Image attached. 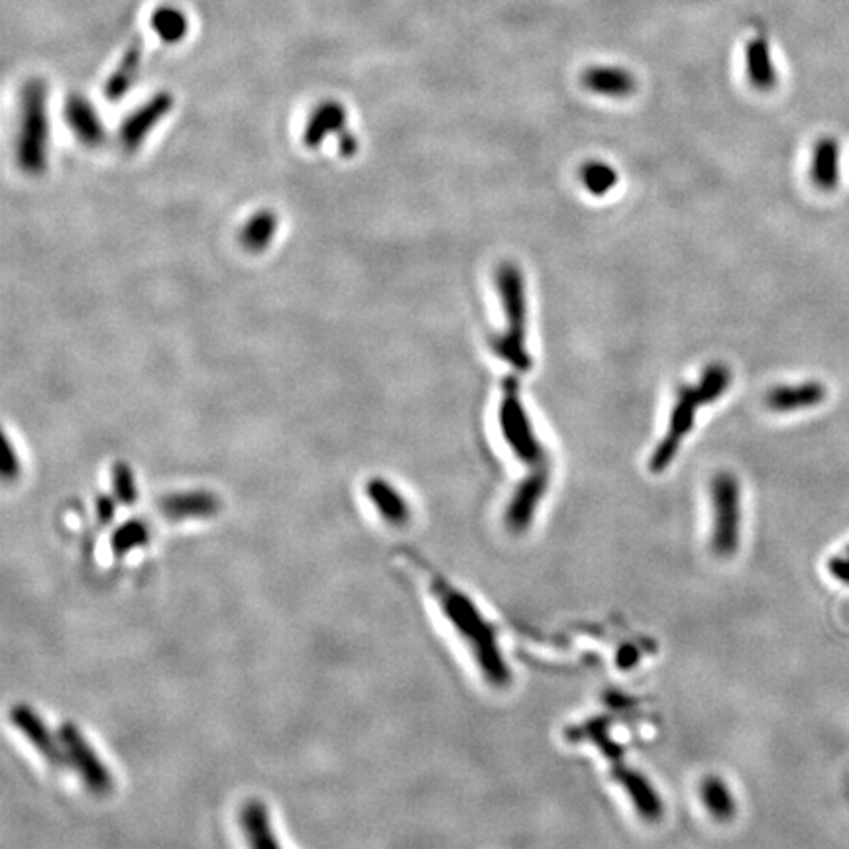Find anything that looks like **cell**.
I'll list each match as a JSON object with an SVG mask.
<instances>
[{
	"instance_id": "6da1fadb",
	"label": "cell",
	"mask_w": 849,
	"mask_h": 849,
	"mask_svg": "<svg viewBox=\"0 0 849 849\" xmlns=\"http://www.w3.org/2000/svg\"><path fill=\"white\" fill-rule=\"evenodd\" d=\"M431 592L443 610L447 622L453 625L456 635L466 643L486 682L504 688L511 682V671L500 649L494 625L484 618L480 608L458 588L443 578L433 576Z\"/></svg>"
},
{
	"instance_id": "7a4b0ae2",
	"label": "cell",
	"mask_w": 849,
	"mask_h": 849,
	"mask_svg": "<svg viewBox=\"0 0 849 849\" xmlns=\"http://www.w3.org/2000/svg\"><path fill=\"white\" fill-rule=\"evenodd\" d=\"M496 287L506 315V333L490 337L494 354L510 364L519 374L529 372L533 366L527 352V287L521 268L513 262H502L496 270Z\"/></svg>"
},
{
	"instance_id": "3957f363",
	"label": "cell",
	"mask_w": 849,
	"mask_h": 849,
	"mask_svg": "<svg viewBox=\"0 0 849 849\" xmlns=\"http://www.w3.org/2000/svg\"><path fill=\"white\" fill-rule=\"evenodd\" d=\"M502 390H504V396L500 401L498 421H500V431L506 445L510 447L511 453L515 454L517 460H521L523 464L531 468L547 464V449L539 441L533 429V423L529 419V413L523 405L519 380L515 376L506 378Z\"/></svg>"
},
{
	"instance_id": "277c9868",
	"label": "cell",
	"mask_w": 849,
	"mask_h": 849,
	"mask_svg": "<svg viewBox=\"0 0 849 849\" xmlns=\"http://www.w3.org/2000/svg\"><path fill=\"white\" fill-rule=\"evenodd\" d=\"M712 496V539L716 557H734L741 543V486L732 472H718L710 484Z\"/></svg>"
},
{
	"instance_id": "5b68a950",
	"label": "cell",
	"mask_w": 849,
	"mask_h": 849,
	"mask_svg": "<svg viewBox=\"0 0 849 849\" xmlns=\"http://www.w3.org/2000/svg\"><path fill=\"white\" fill-rule=\"evenodd\" d=\"M57 734L67 753L69 767L75 769V773L79 775L87 791L95 796H107L113 793V773L103 763V759L93 749V745L89 743L85 734L73 722H63Z\"/></svg>"
},
{
	"instance_id": "8992f818",
	"label": "cell",
	"mask_w": 849,
	"mask_h": 849,
	"mask_svg": "<svg viewBox=\"0 0 849 849\" xmlns=\"http://www.w3.org/2000/svg\"><path fill=\"white\" fill-rule=\"evenodd\" d=\"M704 405L702 396L698 394L696 386H682L677 392V399L669 417V427L663 437V441L657 445V449L651 454L649 468L655 474L665 472L673 460L677 458L680 447L688 433L694 429V421L698 415V407Z\"/></svg>"
},
{
	"instance_id": "52a82bcc",
	"label": "cell",
	"mask_w": 849,
	"mask_h": 849,
	"mask_svg": "<svg viewBox=\"0 0 849 849\" xmlns=\"http://www.w3.org/2000/svg\"><path fill=\"white\" fill-rule=\"evenodd\" d=\"M594 741L602 747L606 757L612 761V775L622 785L627 796H631V804L637 810V814L647 822H659L663 816V800L659 798L653 785L647 781V777L623 765L622 755L616 743L608 741V737L602 732V726H598V736H594Z\"/></svg>"
},
{
	"instance_id": "ba28073f",
	"label": "cell",
	"mask_w": 849,
	"mask_h": 849,
	"mask_svg": "<svg viewBox=\"0 0 849 849\" xmlns=\"http://www.w3.org/2000/svg\"><path fill=\"white\" fill-rule=\"evenodd\" d=\"M48 118L42 85H30L24 97V120L20 136V162L28 171H42L46 164Z\"/></svg>"
},
{
	"instance_id": "9c48e42d",
	"label": "cell",
	"mask_w": 849,
	"mask_h": 849,
	"mask_svg": "<svg viewBox=\"0 0 849 849\" xmlns=\"http://www.w3.org/2000/svg\"><path fill=\"white\" fill-rule=\"evenodd\" d=\"M8 718L14 730L40 753L48 765L56 769L69 765L59 734H54L48 728L44 718L30 704H14L8 712Z\"/></svg>"
},
{
	"instance_id": "30bf717a",
	"label": "cell",
	"mask_w": 849,
	"mask_h": 849,
	"mask_svg": "<svg viewBox=\"0 0 849 849\" xmlns=\"http://www.w3.org/2000/svg\"><path fill=\"white\" fill-rule=\"evenodd\" d=\"M549 482H551V472L547 464L533 468L529 476L519 482L504 515L506 527L511 533H523L531 527L537 510L549 490Z\"/></svg>"
},
{
	"instance_id": "8fae6325",
	"label": "cell",
	"mask_w": 849,
	"mask_h": 849,
	"mask_svg": "<svg viewBox=\"0 0 849 849\" xmlns=\"http://www.w3.org/2000/svg\"><path fill=\"white\" fill-rule=\"evenodd\" d=\"M828 388L822 382L806 380L800 384H783L765 394V407L773 413H794L822 405Z\"/></svg>"
},
{
	"instance_id": "7c38bea8",
	"label": "cell",
	"mask_w": 849,
	"mask_h": 849,
	"mask_svg": "<svg viewBox=\"0 0 849 849\" xmlns=\"http://www.w3.org/2000/svg\"><path fill=\"white\" fill-rule=\"evenodd\" d=\"M842 150L834 136H820L812 146L810 181L822 193H832L840 185Z\"/></svg>"
},
{
	"instance_id": "4fadbf2b",
	"label": "cell",
	"mask_w": 849,
	"mask_h": 849,
	"mask_svg": "<svg viewBox=\"0 0 849 849\" xmlns=\"http://www.w3.org/2000/svg\"><path fill=\"white\" fill-rule=\"evenodd\" d=\"M582 85L594 95L625 99L635 93L637 79L622 65H592L582 73Z\"/></svg>"
},
{
	"instance_id": "5bb4252c",
	"label": "cell",
	"mask_w": 849,
	"mask_h": 849,
	"mask_svg": "<svg viewBox=\"0 0 849 849\" xmlns=\"http://www.w3.org/2000/svg\"><path fill=\"white\" fill-rule=\"evenodd\" d=\"M240 828L248 849H282L268 806L260 798H250L240 810Z\"/></svg>"
},
{
	"instance_id": "9a60e30c",
	"label": "cell",
	"mask_w": 849,
	"mask_h": 849,
	"mask_svg": "<svg viewBox=\"0 0 849 849\" xmlns=\"http://www.w3.org/2000/svg\"><path fill=\"white\" fill-rule=\"evenodd\" d=\"M745 67L749 83L759 91H771L777 87L779 75L773 61V52L767 36L759 30L751 36L745 46Z\"/></svg>"
},
{
	"instance_id": "2e32d148",
	"label": "cell",
	"mask_w": 849,
	"mask_h": 849,
	"mask_svg": "<svg viewBox=\"0 0 849 849\" xmlns=\"http://www.w3.org/2000/svg\"><path fill=\"white\" fill-rule=\"evenodd\" d=\"M366 496L372 502L374 510L380 517L394 527H403L411 519V506L403 498V494L384 478H372L366 484Z\"/></svg>"
},
{
	"instance_id": "e0dca14e",
	"label": "cell",
	"mask_w": 849,
	"mask_h": 849,
	"mask_svg": "<svg viewBox=\"0 0 849 849\" xmlns=\"http://www.w3.org/2000/svg\"><path fill=\"white\" fill-rule=\"evenodd\" d=\"M160 510L170 519H203L211 517L221 510L219 498L211 492L195 490V492H183V494H171L160 502Z\"/></svg>"
},
{
	"instance_id": "ac0fdd59",
	"label": "cell",
	"mask_w": 849,
	"mask_h": 849,
	"mask_svg": "<svg viewBox=\"0 0 849 849\" xmlns=\"http://www.w3.org/2000/svg\"><path fill=\"white\" fill-rule=\"evenodd\" d=\"M700 800L716 822H730L736 816V798L728 783L716 775H710L700 783Z\"/></svg>"
},
{
	"instance_id": "d6986e66",
	"label": "cell",
	"mask_w": 849,
	"mask_h": 849,
	"mask_svg": "<svg viewBox=\"0 0 849 849\" xmlns=\"http://www.w3.org/2000/svg\"><path fill=\"white\" fill-rule=\"evenodd\" d=\"M170 105V97L160 95L146 109H140V113L134 114L128 122H124V128H122V144H124V148H128V150L138 148L140 142L144 140V136L152 130V124L168 113Z\"/></svg>"
},
{
	"instance_id": "ffe728a7",
	"label": "cell",
	"mask_w": 849,
	"mask_h": 849,
	"mask_svg": "<svg viewBox=\"0 0 849 849\" xmlns=\"http://www.w3.org/2000/svg\"><path fill=\"white\" fill-rule=\"evenodd\" d=\"M67 120H69V124L73 128V132L85 144H91V146L101 144V140H103V124H101L99 116H97V113L93 111V107L87 101L73 97L69 101V105H67Z\"/></svg>"
},
{
	"instance_id": "44dd1931",
	"label": "cell",
	"mask_w": 849,
	"mask_h": 849,
	"mask_svg": "<svg viewBox=\"0 0 849 849\" xmlns=\"http://www.w3.org/2000/svg\"><path fill=\"white\" fill-rule=\"evenodd\" d=\"M152 531L150 525L142 519H130L126 523H122L113 533L111 539V549L116 559H122L126 555H130L134 549L146 547L150 543Z\"/></svg>"
},
{
	"instance_id": "7402d4cb",
	"label": "cell",
	"mask_w": 849,
	"mask_h": 849,
	"mask_svg": "<svg viewBox=\"0 0 849 849\" xmlns=\"http://www.w3.org/2000/svg\"><path fill=\"white\" fill-rule=\"evenodd\" d=\"M732 378L734 376H732V370H730L728 364H722V362L708 364L704 368L698 384H696V390L702 396L704 405L716 403L718 399L726 396V392L732 386Z\"/></svg>"
},
{
	"instance_id": "603a6c76",
	"label": "cell",
	"mask_w": 849,
	"mask_h": 849,
	"mask_svg": "<svg viewBox=\"0 0 849 849\" xmlns=\"http://www.w3.org/2000/svg\"><path fill=\"white\" fill-rule=\"evenodd\" d=\"M620 181L616 168L602 160H590L580 168V183L594 197L608 195Z\"/></svg>"
},
{
	"instance_id": "cb8c5ba5",
	"label": "cell",
	"mask_w": 849,
	"mask_h": 849,
	"mask_svg": "<svg viewBox=\"0 0 849 849\" xmlns=\"http://www.w3.org/2000/svg\"><path fill=\"white\" fill-rule=\"evenodd\" d=\"M278 232V217L272 211H260L242 228V244L248 250H264Z\"/></svg>"
},
{
	"instance_id": "d4e9b609",
	"label": "cell",
	"mask_w": 849,
	"mask_h": 849,
	"mask_svg": "<svg viewBox=\"0 0 849 849\" xmlns=\"http://www.w3.org/2000/svg\"><path fill=\"white\" fill-rule=\"evenodd\" d=\"M344 122V113L337 105H327L323 109H319V113L313 114L309 128H307V144L309 146H319L321 140L329 134L335 132L340 124Z\"/></svg>"
},
{
	"instance_id": "484cf974",
	"label": "cell",
	"mask_w": 849,
	"mask_h": 849,
	"mask_svg": "<svg viewBox=\"0 0 849 849\" xmlns=\"http://www.w3.org/2000/svg\"><path fill=\"white\" fill-rule=\"evenodd\" d=\"M140 54H142L140 44H134L126 52V57H124L120 69L114 73L113 79L109 81V87H107L109 99H120L122 93L130 89V85L134 83V77L138 73V67H140Z\"/></svg>"
},
{
	"instance_id": "4316f807",
	"label": "cell",
	"mask_w": 849,
	"mask_h": 849,
	"mask_svg": "<svg viewBox=\"0 0 849 849\" xmlns=\"http://www.w3.org/2000/svg\"><path fill=\"white\" fill-rule=\"evenodd\" d=\"M154 26H156V30L160 32V36H162L164 40H168V42H175V40H179V38L185 34L187 22H185V18H183L179 12H175V10H162V12H158V14H156V18H154Z\"/></svg>"
},
{
	"instance_id": "83f0119b",
	"label": "cell",
	"mask_w": 849,
	"mask_h": 849,
	"mask_svg": "<svg viewBox=\"0 0 849 849\" xmlns=\"http://www.w3.org/2000/svg\"><path fill=\"white\" fill-rule=\"evenodd\" d=\"M114 494L122 502V506H132L136 500L134 476L126 464H118L114 468Z\"/></svg>"
},
{
	"instance_id": "f1b7e54d",
	"label": "cell",
	"mask_w": 849,
	"mask_h": 849,
	"mask_svg": "<svg viewBox=\"0 0 849 849\" xmlns=\"http://www.w3.org/2000/svg\"><path fill=\"white\" fill-rule=\"evenodd\" d=\"M828 570H830V574L836 578V580H840L842 584H846L849 586V555H838V557H832L830 561H828Z\"/></svg>"
},
{
	"instance_id": "f546056e",
	"label": "cell",
	"mask_w": 849,
	"mask_h": 849,
	"mask_svg": "<svg viewBox=\"0 0 849 849\" xmlns=\"http://www.w3.org/2000/svg\"><path fill=\"white\" fill-rule=\"evenodd\" d=\"M97 515L101 519V523H109L113 521L114 502L111 498H101L97 504Z\"/></svg>"
},
{
	"instance_id": "4dcf8cb0",
	"label": "cell",
	"mask_w": 849,
	"mask_h": 849,
	"mask_svg": "<svg viewBox=\"0 0 849 849\" xmlns=\"http://www.w3.org/2000/svg\"><path fill=\"white\" fill-rule=\"evenodd\" d=\"M846 553H848V555H849V547H848V551H846Z\"/></svg>"
}]
</instances>
